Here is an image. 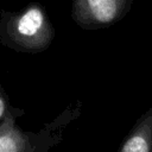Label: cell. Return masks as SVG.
<instances>
[{
  "mask_svg": "<svg viewBox=\"0 0 152 152\" xmlns=\"http://www.w3.org/2000/svg\"><path fill=\"white\" fill-rule=\"evenodd\" d=\"M55 28L40 4H30L17 12H1L0 42L18 52L45 51L55 38Z\"/></svg>",
  "mask_w": 152,
  "mask_h": 152,
  "instance_id": "1",
  "label": "cell"
},
{
  "mask_svg": "<svg viewBox=\"0 0 152 152\" xmlns=\"http://www.w3.org/2000/svg\"><path fill=\"white\" fill-rule=\"evenodd\" d=\"M80 113L81 102H72L38 132L24 131L15 118H8L0 124V152H48L63 140L66 127Z\"/></svg>",
  "mask_w": 152,
  "mask_h": 152,
  "instance_id": "2",
  "label": "cell"
},
{
  "mask_svg": "<svg viewBox=\"0 0 152 152\" xmlns=\"http://www.w3.org/2000/svg\"><path fill=\"white\" fill-rule=\"evenodd\" d=\"M132 5L133 0H72L71 17L82 28H104L124 19Z\"/></svg>",
  "mask_w": 152,
  "mask_h": 152,
  "instance_id": "3",
  "label": "cell"
},
{
  "mask_svg": "<svg viewBox=\"0 0 152 152\" xmlns=\"http://www.w3.org/2000/svg\"><path fill=\"white\" fill-rule=\"evenodd\" d=\"M116 152H152V106L137 119Z\"/></svg>",
  "mask_w": 152,
  "mask_h": 152,
  "instance_id": "4",
  "label": "cell"
},
{
  "mask_svg": "<svg viewBox=\"0 0 152 152\" xmlns=\"http://www.w3.org/2000/svg\"><path fill=\"white\" fill-rule=\"evenodd\" d=\"M24 113H25L24 109L17 108V107L12 106V103L10 102V99H8L7 94H6V91L4 90L2 86L0 84V122H2L4 120H6L8 118L18 119Z\"/></svg>",
  "mask_w": 152,
  "mask_h": 152,
  "instance_id": "5",
  "label": "cell"
}]
</instances>
